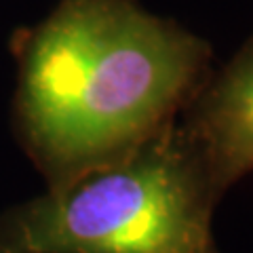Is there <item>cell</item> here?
Masks as SVG:
<instances>
[{"mask_svg":"<svg viewBox=\"0 0 253 253\" xmlns=\"http://www.w3.org/2000/svg\"><path fill=\"white\" fill-rule=\"evenodd\" d=\"M11 126L44 188L114 165L171 125L213 44L139 0H59L17 28Z\"/></svg>","mask_w":253,"mask_h":253,"instance_id":"obj_1","label":"cell"},{"mask_svg":"<svg viewBox=\"0 0 253 253\" xmlns=\"http://www.w3.org/2000/svg\"><path fill=\"white\" fill-rule=\"evenodd\" d=\"M221 196L177 118L129 156L0 211V253H221Z\"/></svg>","mask_w":253,"mask_h":253,"instance_id":"obj_2","label":"cell"},{"mask_svg":"<svg viewBox=\"0 0 253 253\" xmlns=\"http://www.w3.org/2000/svg\"><path fill=\"white\" fill-rule=\"evenodd\" d=\"M213 188L226 196L253 173V34L209 72L177 116Z\"/></svg>","mask_w":253,"mask_h":253,"instance_id":"obj_3","label":"cell"}]
</instances>
